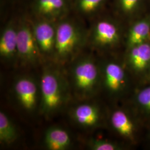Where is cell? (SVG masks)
<instances>
[{
    "instance_id": "5b68a950",
    "label": "cell",
    "mask_w": 150,
    "mask_h": 150,
    "mask_svg": "<svg viewBox=\"0 0 150 150\" xmlns=\"http://www.w3.org/2000/svg\"><path fill=\"white\" fill-rule=\"evenodd\" d=\"M107 123L113 132L131 147L144 138L145 124L126 105L115 107L107 115Z\"/></svg>"
},
{
    "instance_id": "d6986e66",
    "label": "cell",
    "mask_w": 150,
    "mask_h": 150,
    "mask_svg": "<svg viewBox=\"0 0 150 150\" xmlns=\"http://www.w3.org/2000/svg\"><path fill=\"white\" fill-rule=\"evenodd\" d=\"M105 0H77L79 10L84 13H90L100 7Z\"/></svg>"
},
{
    "instance_id": "ac0fdd59",
    "label": "cell",
    "mask_w": 150,
    "mask_h": 150,
    "mask_svg": "<svg viewBox=\"0 0 150 150\" xmlns=\"http://www.w3.org/2000/svg\"><path fill=\"white\" fill-rule=\"evenodd\" d=\"M87 147L92 150H125L132 148L123 142H120L108 139L95 138L88 141Z\"/></svg>"
},
{
    "instance_id": "9c48e42d",
    "label": "cell",
    "mask_w": 150,
    "mask_h": 150,
    "mask_svg": "<svg viewBox=\"0 0 150 150\" xmlns=\"http://www.w3.org/2000/svg\"><path fill=\"white\" fill-rule=\"evenodd\" d=\"M92 45L100 51L110 50L119 46L122 39L120 26L114 22L104 20L93 26L90 36Z\"/></svg>"
},
{
    "instance_id": "5bb4252c",
    "label": "cell",
    "mask_w": 150,
    "mask_h": 150,
    "mask_svg": "<svg viewBox=\"0 0 150 150\" xmlns=\"http://www.w3.org/2000/svg\"><path fill=\"white\" fill-rule=\"evenodd\" d=\"M150 41V17L139 20L129 28L126 38V50Z\"/></svg>"
},
{
    "instance_id": "2e32d148",
    "label": "cell",
    "mask_w": 150,
    "mask_h": 150,
    "mask_svg": "<svg viewBox=\"0 0 150 150\" xmlns=\"http://www.w3.org/2000/svg\"><path fill=\"white\" fill-rule=\"evenodd\" d=\"M65 8V0H37L35 4V10L39 15L51 18L60 16Z\"/></svg>"
},
{
    "instance_id": "30bf717a",
    "label": "cell",
    "mask_w": 150,
    "mask_h": 150,
    "mask_svg": "<svg viewBox=\"0 0 150 150\" xmlns=\"http://www.w3.org/2000/svg\"><path fill=\"white\" fill-rule=\"evenodd\" d=\"M70 116L76 125L84 129H97L107 123V115L96 102H82L76 105L71 109Z\"/></svg>"
},
{
    "instance_id": "ffe728a7",
    "label": "cell",
    "mask_w": 150,
    "mask_h": 150,
    "mask_svg": "<svg viewBox=\"0 0 150 150\" xmlns=\"http://www.w3.org/2000/svg\"><path fill=\"white\" fill-rule=\"evenodd\" d=\"M141 0H118L119 6L123 13L132 14L139 8Z\"/></svg>"
},
{
    "instance_id": "ba28073f",
    "label": "cell",
    "mask_w": 150,
    "mask_h": 150,
    "mask_svg": "<svg viewBox=\"0 0 150 150\" xmlns=\"http://www.w3.org/2000/svg\"><path fill=\"white\" fill-rule=\"evenodd\" d=\"M13 92L20 106L28 112L38 109L40 102V83L30 75H21L13 83Z\"/></svg>"
},
{
    "instance_id": "277c9868",
    "label": "cell",
    "mask_w": 150,
    "mask_h": 150,
    "mask_svg": "<svg viewBox=\"0 0 150 150\" xmlns=\"http://www.w3.org/2000/svg\"><path fill=\"white\" fill-rule=\"evenodd\" d=\"M86 41V32L81 27L69 21L59 22L56 27L54 63L60 66L71 63Z\"/></svg>"
},
{
    "instance_id": "52a82bcc",
    "label": "cell",
    "mask_w": 150,
    "mask_h": 150,
    "mask_svg": "<svg viewBox=\"0 0 150 150\" xmlns=\"http://www.w3.org/2000/svg\"><path fill=\"white\" fill-rule=\"evenodd\" d=\"M17 59L25 66H36L43 61L32 26L22 22L17 27Z\"/></svg>"
},
{
    "instance_id": "9a60e30c",
    "label": "cell",
    "mask_w": 150,
    "mask_h": 150,
    "mask_svg": "<svg viewBox=\"0 0 150 150\" xmlns=\"http://www.w3.org/2000/svg\"><path fill=\"white\" fill-rule=\"evenodd\" d=\"M70 134L64 129L53 126L49 127L44 136V145L49 150H66L71 145Z\"/></svg>"
},
{
    "instance_id": "7c38bea8",
    "label": "cell",
    "mask_w": 150,
    "mask_h": 150,
    "mask_svg": "<svg viewBox=\"0 0 150 150\" xmlns=\"http://www.w3.org/2000/svg\"><path fill=\"white\" fill-rule=\"evenodd\" d=\"M126 105L144 124L150 120V83L136 86Z\"/></svg>"
},
{
    "instance_id": "e0dca14e",
    "label": "cell",
    "mask_w": 150,
    "mask_h": 150,
    "mask_svg": "<svg viewBox=\"0 0 150 150\" xmlns=\"http://www.w3.org/2000/svg\"><path fill=\"white\" fill-rule=\"evenodd\" d=\"M18 137L16 126L3 111L0 112V143L6 145L13 143Z\"/></svg>"
},
{
    "instance_id": "8fae6325",
    "label": "cell",
    "mask_w": 150,
    "mask_h": 150,
    "mask_svg": "<svg viewBox=\"0 0 150 150\" xmlns=\"http://www.w3.org/2000/svg\"><path fill=\"white\" fill-rule=\"evenodd\" d=\"M38 47L43 61H54L56 43V27L47 20L32 25Z\"/></svg>"
},
{
    "instance_id": "8992f818",
    "label": "cell",
    "mask_w": 150,
    "mask_h": 150,
    "mask_svg": "<svg viewBox=\"0 0 150 150\" xmlns=\"http://www.w3.org/2000/svg\"><path fill=\"white\" fill-rule=\"evenodd\" d=\"M123 61L136 85H141L150 72V41L126 50Z\"/></svg>"
},
{
    "instance_id": "4fadbf2b",
    "label": "cell",
    "mask_w": 150,
    "mask_h": 150,
    "mask_svg": "<svg viewBox=\"0 0 150 150\" xmlns=\"http://www.w3.org/2000/svg\"><path fill=\"white\" fill-rule=\"evenodd\" d=\"M0 56L7 62L17 59V27L12 23L8 24L1 33Z\"/></svg>"
},
{
    "instance_id": "7402d4cb",
    "label": "cell",
    "mask_w": 150,
    "mask_h": 150,
    "mask_svg": "<svg viewBox=\"0 0 150 150\" xmlns=\"http://www.w3.org/2000/svg\"><path fill=\"white\" fill-rule=\"evenodd\" d=\"M147 83H150V72H149V75H147V76L146 77V79L143 81V82L142 83L141 85H144V84H147Z\"/></svg>"
},
{
    "instance_id": "6da1fadb",
    "label": "cell",
    "mask_w": 150,
    "mask_h": 150,
    "mask_svg": "<svg viewBox=\"0 0 150 150\" xmlns=\"http://www.w3.org/2000/svg\"><path fill=\"white\" fill-rule=\"evenodd\" d=\"M47 64L43 67L40 80L39 112L48 118L61 111L72 95L68 77L60 65Z\"/></svg>"
},
{
    "instance_id": "44dd1931",
    "label": "cell",
    "mask_w": 150,
    "mask_h": 150,
    "mask_svg": "<svg viewBox=\"0 0 150 150\" xmlns=\"http://www.w3.org/2000/svg\"><path fill=\"white\" fill-rule=\"evenodd\" d=\"M144 139L146 140L150 147V120L145 124V134Z\"/></svg>"
},
{
    "instance_id": "3957f363",
    "label": "cell",
    "mask_w": 150,
    "mask_h": 150,
    "mask_svg": "<svg viewBox=\"0 0 150 150\" xmlns=\"http://www.w3.org/2000/svg\"><path fill=\"white\" fill-rule=\"evenodd\" d=\"M101 91L114 101L127 100L137 86L123 61L115 59L99 61Z\"/></svg>"
},
{
    "instance_id": "7a4b0ae2",
    "label": "cell",
    "mask_w": 150,
    "mask_h": 150,
    "mask_svg": "<svg viewBox=\"0 0 150 150\" xmlns=\"http://www.w3.org/2000/svg\"><path fill=\"white\" fill-rule=\"evenodd\" d=\"M71 64L68 79L72 93L81 101L96 96L101 91L99 61L85 56L76 57Z\"/></svg>"
}]
</instances>
